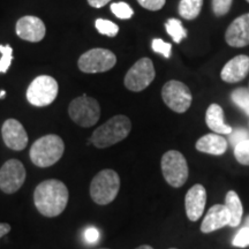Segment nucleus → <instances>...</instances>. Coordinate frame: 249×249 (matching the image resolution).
<instances>
[{"instance_id":"1","label":"nucleus","mask_w":249,"mask_h":249,"mask_svg":"<svg viewBox=\"0 0 249 249\" xmlns=\"http://www.w3.org/2000/svg\"><path fill=\"white\" fill-rule=\"evenodd\" d=\"M70 193L60 180L49 179L40 182L34 192V203L43 216L57 217L66 209Z\"/></svg>"},{"instance_id":"2","label":"nucleus","mask_w":249,"mask_h":249,"mask_svg":"<svg viewBox=\"0 0 249 249\" xmlns=\"http://www.w3.org/2000/svg\"><path fill=\"white\" fill-rule=\"evenodd\" d=\"M65 151V143L60 136L54 134L42 136L31 145L29 156L34 165L50 167L60 160Z\"/></svg>"},{"instance_id":"3","label":"nucleus","mask_w":249,"mask_h":249,"mask_svg":"<svg viewBox=\"0 0 249 249\" xmlns=\"http://www.w3.org/2000/svg\"><path fill=\"white\" fill-rule=\"evenodd\" d=\"M130 129L132 123L128 117L116 116L98 127L90 140L96 148L105 149L126 139L129 135Z\"/></svg>"},{"instance_id":"4","label":"nucleus","mask_w":249,"mask_h":249,"mask_svg":"<svg viewBox=\"0 0 249 249\" xmlns=\"http://www.w3.org/2000/svg\"><path fill=\"white\" fill-rule=\"evenodd\" d=\"M120 189L119 174L113 170L98 172L90 183V196L99 205H107L114 201Z\"/></svg>"},{"instance_id":"5","label":"nucleus","mask_w":249,"mask_h":249,"mask_svg":"<svg viewBox=\"0 0 249 249\" xmlns=\"http://www.w3.org/2000/svg\"><path fill=\"white\" fill-rule=\"evenodd\" d=\"M161 172L165 181L174 188H179L188 179V165L181 152L170 150L161 157Z\"/></svg>"},{"instance_id":"6","label":"nucleus","mask_w":249,"mask_h":249,"mask_svg":"<svg viewBox=\"0 0 249 249\" xmlns=\"http://www.w3.org/2000/svg\"><path fill=\"white\" fill-rule=\"evenodd\" d=\"M71 119L81 127H91L101 118V107L95 98L82 95L71 102L68 107Z\"/></svg>"},{"instance_id":"7","label":"nucleus","mask_w":249,"mask_h":249,"mask_svg":"<svg viewBox=\"0 0 249 249\" xmlns=\"http://www.w3.org/2000/svg\"><path fill=\"white\" fill-rule=\"evenodd\" d=\"M58 82L52 76H37L27 89V99L31 105L44 107L52 104L58 95Z\"/></svg>"},{"instance_id":"8","label":"nucleus","mask_w":249,"mask_h":249,"mask_svg":"<svg viewBox=\"0 0 249 249\" xmlns=\"http://www.w3.org/2000/svg\"><path fill=\"white\" fill-rule=\"evenodd\" d=\"M117 64V57L107 49H91L81 55L79 59L80 71L87 74L104 73L110 71Z\"/></svg>"},{"instance_id":"9","label":"nucleus","mask_w":249,"mask_h":249,"mask_svg":"<svg viewBox=\"0 0 249 249\" xmlns=\"http://www.w3.org/2000/svg\"><path fill=\"white\" fill-rule=\"evenodd\" d=\"M161 97L165 104L177 113H183L191 107L193 96L185 83L177 80L166 82L161 89Z\"/></svg>"},{"instance_id":"10","label":"nucleus","mask_w":249,"mask_h":249,"mask_svg":"<svg viewBox=\"0 0 249 249\" xmlns=\"http://www.w3.org/2000/svg\"><path fill=\"white\" fill-rule=\"evenodd\" d=\"M156 71L151 59L142 58L130 67L124 76V87L130 91L140 92L154 81Z\"/></svg>"},{"instance_id":"11","label":"nucleus","mask_w":249,"mask_h":249,"mask_svg":"<svg viewBox=\"0 0 249 249\" xmlns=\"http://www.w3.org/2000/svg\"><path fill=\"white\" fill-rule=\"evenodd\" d=\"M26 169L18 160H8L0 169V189L5 194H14L26 181Z\"/></svg>"},{"instance_id":"12","label":"nucleus","mask_w":249,"mask_h":249,"mask_svg":"<svg viewBox=\"0 0 249 249\" xmlns=\"http://www.w3.org/2000/svg\"><path fill=\"white\" fill-rule=\"evenodd\" d=\"M1 135L6 147L21 151L27 147L28 134L22 124L17 119H7L2 124Z\"/></svg>"},{"instance_id":"13","label":"nucleus","mask_w":249,"mask_h":249,"mask_svg":"<svg viewBox=\"0 0 249 249\" xmlns=\"http://www.w3.org/2000/svg\"><path fill=\"white\" fill-rule=\"evenodd\" d=\"M17 35L31 43L40 42L45 37V24L36 17H23L17 23Z\"/></svg>"},{"instance_id":"14","label":"nucleus","mask_w":249,"mask_h":249,"mask_svg":"<svg viewBox=\"0 0 249 249\" xmlns=\"http://www.w3.org/2000/svg\"><path fill=\"white\" fill-rule=\"evenodd\" d=\"M205 202H207V191L203 185L196 183L187 192L185 197L186 213L191 222H196L203 214Z\"/></svg>"},{"instance_id":"15","label":"nucleus","mask_w":249,"mask_h":249,"mask_svg":"<svg viewBox=\"0 0 249 249\" xmlns=\"http://www.w3.org/2000/svg\"><path fill=\"white\" fill-rule=\"evenodd\" d=\"M225 40L233 48H245L249 45V13L236 18L225 33Z\"/></svg>"},{"instance_id":"16","label":"nucleus","mask_w":249,"mask_h":249,"mask_svg":"<svg viewBox=\"0 0 249 249\" xmlns=\"http://www.w3.org/2000/svg\"><path fill=\"white\" fill-rule=\"evenodd\" d=\"M249 73V57L246 54L236 55L220 71V77L226 83L240 82Z\"/></svg>"},{"instance_id":"17","label":"nucleus","mask_w":249,"mask_h":249,"mask_svg":"<svg viewBox=\"0 0 249 249\" xmlns=\"http://www.w3.org/2000/svg\"><path fill=\"white\" fill-rule=\"evenodd\" d=\"M230 224V213L225 204H214L211 207L203 222L201 224V231L203 233H211Z\"/></svg>"},{"instance_id":"18","label":"nucleus","mask_w":249,"mask_h":249,"mask_svg":"<svg viewBox=\"0 0 249 249\" xmlns=\"http://www.w3.org/2000/svg\"><path fill=\"white\" fill-rule=\"evenodd\" d=\"M195 147L200 152L220 156L227 150V141L218 134H207L197 140Z\"/></svg>"},{"instance_id":"19","label":"nucleus","mask_w":249,"mask_h":249,"mask_svg":"<svg viewBox=\"0 0 249 249\" xmlns=\"http://www.w3.org/2000/svg\"><path fill=\"white\" fill-rule=\"evenodd\" d=\"M205 123L211 130L217 134H231L232 127L224 121V111L220 105L211 104L205 113Z\"/></svg>"},{"instance_id":"20","label":"nucleus","mask_w":249,"mask_h":249,"mask_svg":"<svg viewBox=\"0 0 249 249\" xmlns=\"http://www.w3.org/2000/svg\"><path fill=\"white\" fill-rule=\"evenodd\" d=\"M225 207L230 213V226L236 227L241 223L244 208L239 195L234 191H230L225 197Z\"/></svg>"},{"instance_id":"21","label":"nucleus","mask_w":249,"mask_h":249,"mask_svg":"<svg viewBox=\"0 0 249 249\" xmlns=\"http://www.w3.org/2000/svg\"><path fill=\"white\" fill-rule=\"evenodd\" d=\"M203 0H180L179 14L186 20H194L200 15Z\"/></svg>"},{"instance_id":"22","label":"nucleus","mask_w":249,"mask_h":249,"mask_svg":"<svg viewBox=\"0 0 249 249\" xmlns=\"http://www.w3.org/2000/svg\"><path fill=\"white\" fill-rule=\"evenodd\" d=\"M165 29L171 36V38L173 39V42L178 43V44L181 43V40L186 38L187 36V30L183 28L181 21L178 20V18L167 20V22L165 23Z\"/></svg>"},{"instance_id":"23","label":"nucleus","mask_w":249,"mask_h":249,"mask_svg":"<svg viewBox=\"0 0 249 249\" xmlns=\"http://www.w3.org/2000/svg\"><path fill=\"white\" fill-rule=\"evenodd\" d=\"M231 98L234 104L242 108L249 116V90L246 88H238L233 90Z\"/></svg>"},{"instance_id":"24","label":"nucleus","mask_w":249,"mask_h":249,"mask_svg":"<svg viewBox=\"0 0 249 249\" xmlns=\"http://www.w3.org/2000/svg\"><path fill=\"white\" fill-rule=\"evenodd\" d=\"M95 27L99 34L108 37L117 36L119 33V27L116 23H113L112 21L104 20V18H97L95 22Z\"/></svg>"},{"instance_id":"25","label":"nucleus","mask_w":249,"mask_h":249,"mask_svg":"<svg viewBox=\"0 0 249 249\" xmlns=\"http://www.w3.org/2000/svg\"><path fill=\"white\" fill-rule=\"evenodd\" d=\"M13 61V49L9 45H0V73H6Z\"/></svg>"},{"instance_id":"26","label":"nucleus","mask_w":249,"mask_h":249,"mask_svg":"<svg viewBox=\"0 0 249 249\" xmlns=\"http://www.w3.org/2000/svg\"><path fill=\"white\" fill-rule=\"evenodd\" d=\"M235 160L242 165L249 166V139L245 140L234 147Z\"/></svg>"},{"instance_id":"27","label":"nucleus","mask_w":249,"mask_h":249,"mask_svg":"<svg viewBox=\"0 0 249 249\" xmlns=\"http://www.w3.org/2000/svg\"><path fill=\"white\" fill-rule=\"evenodd\" d=\"M110 8L112 13L116 15L117 18H123V20L130 18L134 15L133 8L126 2H113V4H111Z\"/></svg>"},{"instance_id":"28","label":"nucleus","mask_w":249,"mask_h":249,"mask_svg":"<svg viewBox=\"0 0 249 249\" xmlns=\"http://www.w3.org/2000/svg\"><path fill=\"white\" fill-rule=\"evenodd\" d=\"M151 48L156 53H160L161 55H164L165 58H170L171 57V51H172V45L170 43L164 42L163 39L160 38H155L152 40Z\"/></svg>"},{"instance_id":"29","label":"nucleus","mask_w":249,"mask_h":249,"mask_svg":"<svg viewBox=\"0 0 249 249\" xmlns=\"http://www.w3.org/2000/svg\"><path fill=\"white\" fill-rule=\"evenodd\" d=\"M233 0H213V11L216 17H224L231 9Z\"/></svg>"},{"instance_id":"30","label":"nucleus","mask_w":249,"mask_h":249,"mask_svg":"<svg viewBox=\"0 0 249 249\" xmlns=\"http://www.w3.org/2000/svg\"><path fill=\"white\" fill-rule=\"evenodd\" d=\"M232 244L234 247L245 248L249 246V227L245 226L236 233L234 239H233Z\"/></svg>"},{"instance_id":"31","label":"nucleus","mask_w":249,"mask_h":249,"mask_svg":"<svg viewBox=\"0 0 249 249\" xmlns=\"http://www.w3.org/2000/svg\"><path fill=\"white\" fill-rule=\"evenodd\" d=\"M230 135H231V138H230V142H231L233 147H235L236 144H239L240 142L245 141V140L249 139V132L242 128L236 129L234 132L232 130V133L230 134Z\"/></svg>"},{"instance_id":"32","label":"nucleus","mask_w":249,"mask_h":249,"mask_svg":"<svg viewBox=\"0 0 249 249\" xmlns=\"http://www.w3.org/2000/svg\"><path fill=\"white\" fill-rule=\"evenodd\" d=\"M166 0H138V2L143 8L148 11H160L164 7Z\"/></svg>"},{"instance_id":"33","label":"nucleus","mask_w":249,"mask_h":249,"mask_svg":"<svg viewBox=\"0 0 249 249\" xmlns=\"http://www.w3.org/2000/svg\"><path fill=\"white\" fill-rule=\"evenodd\" d=\"M101 234H99V231L96 227L90 226L85 231V240L87 244L89 245H93L96 242H98V239Z\"/></svg>"},{"instance_id":"34","label":"nucleus","mask_w":249,"mask_h":249,"mask_svg":"<svg viewBox=\"0 0 249 249\" xmlns=\"http://www.w3.org/2000/svg\"><path fill=\"white\" fill-rule=\"evenodd\" d=\"M110 1L111 0H88V4L93 8H102Z\"/></svg>"},{"instance_id":"35","label":"nucleus","mask_w":249,"mask_h":249,"mask_svg":"<svg viewBox=\"0 0 249 249\" xmlns=\"http://www.w3.org/2000/svg\"><path fill=\"white\" fill-rule=\"evenodd\" d=\"M11 231V225L7 223H0V238L4 236L5 234H7Z\"/></svg>"},{"instance_id":"36","label":"nucleus","mask_w":249,"mask_h":249,"mask_svg":"<svg viewBox=\"0 0 249 249\" xmlns=\"http://www.w3.org/2000/svg\"><path fill=\"white\" fill-rule=\"evenodd\" d=\"M135 249H154V248H152L151 246H147V245H144V246H140V247L135 248Z\"/></svg>"},{"instance_id":"37","label":"nucleus","mask_w":249,"mask_h":249,"mask_svg":"<svg viewBox=\"0 0 249 249\" xmlns=\"http://www.w3.org/2000/svg\"><path fill=\"white\" fill-rule=\"evenodd\" d=\"M6 96V91L5 90H0V99H2Z\"/></svg>"},{"instance_id":"38","label":"nucleus","mask_w":249,"mask_h":249,"mask_svg":"<svg viewBox=\"0 0 249 249\" xmlns=\"http://www.w3.org/2000/svg\"><path fill=\"white\" fill-rule=\"evenodd\" d=\"M246 224H247V226L249 227V216L246 218Z\"/></svg>"},{"instance_id":"39","label":"nucleus","mask_w":249,"mask_h":249,"mask_svg":"<svg viewBox=\"0 0 249 249\" xmlns=\"http://www.w3.org/2000/svg\"><path fill=\"white\" fill-rule=\"evenodd\" d=\"M101 249H108V248H101Z\"/></svg>"},{"instance_id":"40","label":"nucleus","mask_w":249,"mask_h":249,"mask_svg":"<svg viewBox=\"0 0 249 249\" xmlns=\"http://www.w3.org/2000/svg\"><path fill=\"white\" fill-rule=\"evenodd\" d=\"M246 1H248V2H249V0H246Z\"/></svg>"},{"instance_id":"41","label":"nucleus","mask_w":249,"mask_h":249,"mask_svg":"<svg viewBox=\"0 0 249 249\" xmlns=\"http://www.w3.org/2000/svg\"><path fill=\"white\" fill-rule=\"evenodd\" d=\"M171 249H176V248H171Z\"/></svg>"},{"instance_id":"42","label":"nucleus","mask_w":249,"mask_h":249,"mask_svg":"<svg viewBox=\"0 0 249 249\" xmlns=\"http://www.w3.org/2000/svg\"><path fill=\"white\" fill-rule=\"evenodd\" d=\"M248 90H249V88H248Z\"/></svg>"}]
</instances>
